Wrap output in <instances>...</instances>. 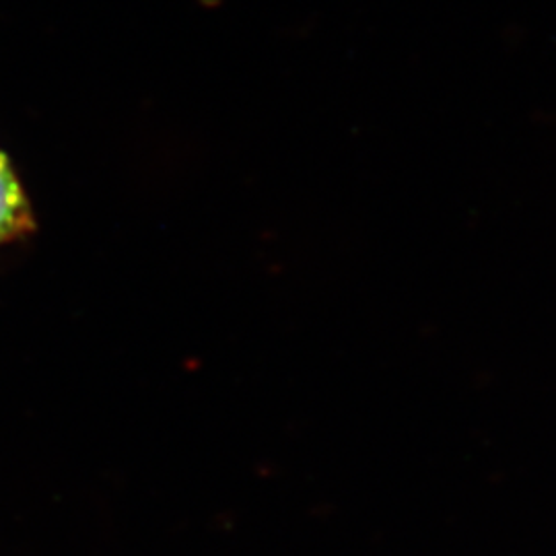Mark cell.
<instances>
[{
    "label": "cell",
    "instance_id": "cell-1",
    "mask_svg": "<svg viewBox=\"0 0 556 556\" xmlns=\"http://www.w3.org/2000/svg\"><path fill=\"white\" fill-rule=\"evenodd\" d=\"M36 220L29 199L9 157L0 151V248L34 233Z\"/></svg>",
    "mask_w": 556,
    "mask_h": 556
}]
</instances>
